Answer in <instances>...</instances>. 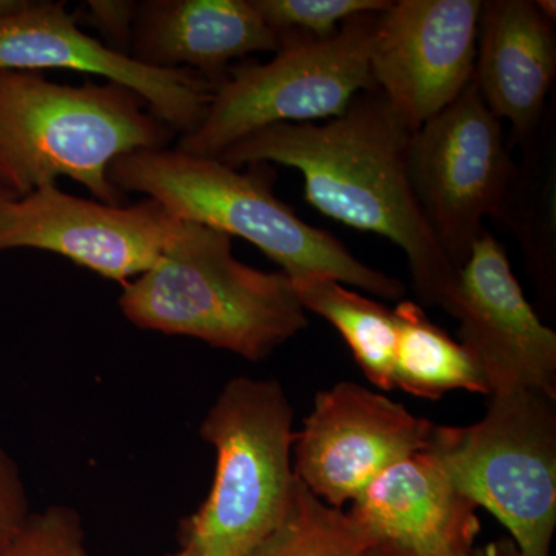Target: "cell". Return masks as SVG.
<instances>
[{
	"label": "cell",
	"instance_id": "9",
	"mask_svg": "<svg viewBox=\"0 0 556 556\" xmlns=\"http://www.w3.org/2000/svg\"><path fill=\"white\" fill-rule=\"evenodd\" d=\"M182 219L153 199L123 206L46 186L0 208V251L39 249L124 285L152 269Z\"/></svg>",
	"mask_w": 556,
	"mask_h": 556
},
{
	"label": "cell",
	"instance_id": "20",
	"mask_svg": "<svg viewBox=\"0 0 556 556\" xmlns=\"http://www.w3.org/2000/svg\"><path fill=\"white\" fill-rule=\"evenodd\" d=\"M371 538L298 478L280 526L248 556H371Z\"/></svg>",
	"mask_w": 556,
	"mask_h": 556
},
{
	"label": "cell",
	"instance_id": "17",
	"mask_svg": "<svg viewBox=\"0 0 556 556\" xmlns=\"http://www.w3.org/2000/svg\"><path fill=\"white\" fill-rule=\"evenodd\" d=\"M393 311L397 324L394 388L431 401L455 390L489 396L484 376L466 348L434 325L419 303L402 300Z\"/></svg>",
	"mask_w": 556,
	"mask_h": 556
},
{
	"label": "cell",
	"instance_id": "3",
	"mask_svg": "<svg viewBox=\"0 0 556 556\" xmlns=\"http://www.w3.org/2000/svg\"><path fill=\"white\" fill-rule=\"evenodd\" d=\"M119 308L139 329L203 340L252 362L309 325L287 274L244 265L232 237L188 219L159 263L123 285Z\"/></svg>",
	"mask_w": 556,
	"mask_h": 556
},
{
	"label": "cell",
	"instance_id": "30",
	"mask_svg": "<svg viewBox=\"0 0 556 556\" xmlns=\"http://www.w3.org/2000/svg\"><path fill=\"white\" fill-rule=\"evenodd\" d=\"M172 556H201L199 552L195 551L192 546H189V544H182L181 551L177 552V554H174Z\"/></svg>",
	"mask_w": 556,
	"mask_h": 556
},
{
	"label": "cell",
	"instance_id": "26",
	"mask_svg": "<svg viewBox=\"0 0 556 556\" xmlns=\"http://www.w3.org/2000/svg\"><path fill=\"white\" fill-rule=\"evenodd\" d=\"M27 3L28 0H0V20L24 9Z\"/></svg>",
	"mask_w": 556,
	"mask_h": 556
},
{
	"label": "cell",
	"instance_id": "23",
	"mask_svg": "<svg viewBox=\"0 0 556 556\" xmlns=\"http://www.w3.org/2000/svg\"><path fill=\"white\" fill-rule=\"evenodd\" d=\"M137 13L138 2L130 0H90L79 13L76 11V16L78 22L97 28L110 49L130 56Z\"/></svg>",
	"mask_w": 556,
	"mask_h": 556
},
{
	"label": "cell",
	"instance_id": "25",
	"mask_svg": "<svg viewBox=\"0 0 556 556\" xmlns=\"http://www.w3.org/2000/svg\"><path fill=\"white\" fill-rule=\"evenodd\" d=\"M473 556H526L511 538H500L485 546L475 548Z\"/></svg>",
	"mask_w": 556,
	"mask_h": 556
},
{
	"label": "cell",
	"instance_id": "12",
	"mask_svg": "<svg viewBox=\"0 0 556 556\" xmlns=\"http://www.w3.org/2000/svg\"><path fill=\"white\" fill-rule=\"evenodd\" d=\"M448 314L459 320V343L490 394L538 391L556 397L555 331L527 302L506 249L485 229L459 269Z\"/></svg>",
	"mask_w": 556,
	"mask_h": 556
},
{
	"label": "cell",
	"instance_id": "15",
	"mask_svg": "<svg viewBox=\"0 0 556 556\" xmlns=\"http://www.w3.org/2000/svg\"><path fill=\"white\" fill-rule=\"evenodd\" d=\"M278 49L280 36L252 0H146L138 2L130 56L149 67L190 70L215 90L232 61Z\"/></svg>",
	"mask_w": 556,
	"mask_h": 556
},
{
	"label": "cell",
	"instance_id": "29",
	"mask_svg": "<svg viewBox=\"0 0 556 556\" xmlns=\"http://www.w3.org/2000/svg\"><path fill=\"white\" fill-rule=\"evenodd\" d=\"M371 556H405L401 552L393 551V548L386 546H375L371 551Z\"/></svg>",
	"mask_w": 556,
	"mask_h": 556
},
{
	"label": "cell",
	"instance_id": "4",
	"mask_svg": "<svg viewBox=\"0 0 556 556\" xmlns=\"http://www.w3.org/2000/svg\"><path fill=\"white\" fill-rule=\"evenodd\" d=\"M175 131L118 84L51 83L0 70V186L25 197L67 177L101 203L121 204L109 167L135 150L163 149Z\"/></svg>",
	"mask_w": 556,
	"mask_h": 556
},
{
	"label": "cell",
	"instance_id": "1",
	"mask_svg": "<svg viewBox=\"0 0 556 556\" xmlns=\"http://www.w3.org/2000/svg\"><path fill=\"white\" fill-rule=\"evenodd\" d=\"M412 135L382 93L371 90L357 94L339 118L266 127L217 160L237 169L278 164L299 170L311 206L401 248L419 302L448 313L459 269L439 244L413 189Z\"/></svg>",
	"mask_w": 556,
	"mask_h": 556
},
{
	"label": "cell",
	"instance_id": "10",
	"mask_svg": "<svg viewBox=\"0 0 556 556\" xmlns=\"http://www.w3.org/2000/svg\"><path fill=\"white\" fill-rule=\"evenodd\" d=\"M481 0H397L378 14L369 72L399 118L416 131L475 78Z\"/></svg>",
	"mask_w": 556,
	"mask_h": 556
},
{
	"label": "cell",
	"instance_id": "22",
	"mask_svg": "<svg viewBox=\"0 0 556 556\" xmlns=\"http://www.w3.org/2000/svg\"><path fill=\"white\" fill-rule=\"evenodd\" d=\"M0 556H90L80 517L73 508L51 506L31 514L0 546Z\"/></svg>",
	"mask_w": 556,
	"mask_h": 556
},
{
	"label": "cell",
	"instance_id": "6",
	"mask_svg": "<svg viewBox=\"0 0 556 556\" xmlns=\"http://www.w3.org/2000/svg\"><path fill=\"white\" fill-rule=\"evenodd\" d=\"M378 14L351 17L325 39L283 33L266 64L230 65L215 87L203 123L179 138L189 155L218 159L240 139L277 124H314L342 116L357 94L376 90L369 46Z\"/></svg>",
	"mask_w": 556,
	"mask_h": 556
},
{
	"label": "cell",
	"instance_id": "8",
	"mask_svg": "<svg viewBox=\"0 0 556 556\" xmlns=\"http://www.w3.org/2000/svg\"><path fill=\"white\" fill-rule=\"evenodd\" d=\"M515 164L503 123L471 80L452 104L413 131L408 169L434 236L463 268L485 217H496Z\"/></svg>",
	"mask_w": 556,
	"mask_h": 556
},
{
	"label": "cell",
	"instance_id": "27",
	"mask_svg": "<svg viewBox=\"0 0 556 556\" xmlns=\"http://www.w3.org/2000/svg\"><path fill=\"white\" fill-rule=\"evenodd\" d=\"M536 9L543 14L546 20L555 22L556 17V3L555 0H535Z\"/></svg>",
	"mask_w": 556,
	"mask_h": 556
},
{
	"label": "cell",
	"instance_id": "13",
	"mask_svg": "<svg viewBox=\"0 0 556 556\" xmlns=\"http://www.w3.org/2000/svg\"><path fill=\"white\" fill-rule=\"evenodd\" d=\"M73 70L126 87L175 134L189 135L203 123L211 84L190 70L149 67L80 30L65 2H30L0 20V70Z\"/></svg>",
	"mask_w": 556,
	"mask_h": 556
},
{
	"label": "cell",
	"instance_id": "18",
	"mask_svg": "<svg viewBox=\"0 0 556 556\" xmlns=\"http://www.w3.org/2000/svg\"><path fill=\"white\" fill-rule=\"evenodd\" d=\"M292 285L303 308L324 317L342 334L369 382L382 391L394 390V311L350 291L332 278L313 277Z\"/></svg>",
	"mask_w": 556,
	"mask_h": 556
},
{
	"label": "cell",
	"instance_id": "11",
	"mask_svg": "<svg viewBox=\"0 0 556 556\" xmlns=\"http://www.w3.org/2000/svg\"><path fill=\"white\" fill-rule=\"evenodd\" d=\"M433 424L354 382L321 390L295 433L294 473L332 507L354 501L379 475L430 444Z\"/></svg>",
	"mask_w": 556,
	"mask_h": 556
},
{
	"label": "cell",
	"instance_id": "21",
	"mask_svg": "<svg viewBox=\"0 0 556 556\" xmlns=\"http://www.w3.org/2000/svg\"><path fill=\"white\" fill-rule=\"evenodd\" d=\"M277 35L295 33L314 39L336 35L346 21L382 13L391 0H252Z\"/></svg>",
	"mask_w": 556,
	"mask_h": 556
},
{
	"label": "cell",
	"instance_id": "7",
	"mask_svg": "<svg viewBox=\"0 0 556 556\" xmlns=\"http://www.w3.org/2000/svg\"><path fill=\"white\" fill-rule=\"evenodd\" d=\"M556 397L490 394L471 426H434L427 452L452 484L489 510L526 556H551L556 527Z\"/></svg>",
	"mask_w": 556,
	"mask_h": 556
},
{
	"label": "cell",
	"instance_id": "24",
	"mask_svg": "<svg viewBox=\"0 0 556 556\" xmlns=\"http://www.w3.org/2000/svg\"><path fill=\"white\" fill-rule=\"evenodd\" d=\"M27 489L13 457L0 445V546L30 517Z\"/></svg>",
	"mask_w": 556,
	"mask_h": 556
},
{
	"label": "cell",
	"instance_id": "16",
	"mask_svg": "<svg viewBox=\"0 0 556 556\" xmlns=\"http://www.w3.org/2000/svg\"><path fill=\"white\" fill-rule=\"evenodd\" d=\"M555 75V22L535 0L482 2L475 83L490 112L510 123L518 144L540 127Z\"/></svg>",
	"mask_w": 556,
	"mask_h": 556
},
{
	"label": "cell",
	"instance_id": "2",
	"mask_svg": "<svg viewBox=\"0 0 556 556\" xmlns=\"http://www.w3.org/2000/svg\"><path fill=\"white\" fill-rule=\"evenodd\" d=\"M241 172L217 159L178 149H144L121 155L109 178L121 192L144 193L179 219L240 237L281 266L292 283L328 277L388 300H401L405 285L369 268L334 236L314 228L277 199L269 164Z\"/></svg>",
	"mask_w": 556,
	"mask_h": 556
},
{
	"label": "cell",
	"instance_id": "19",
	"mask_svg": "<svg viewBox=\"0 0 556 556\" xmlns=\"http://www.w3.org/2000/svg\"><path fill=\"white\" fill-rule=\"evenodd\" d=\"M527 159L515 167L510 188L495 218L511 226L532 268L546 287L555 278V164L551 141L527 139ZM526 141V142H527Z\"/></svg>",
	"mask_w": 556,
	"mask_h": 556
},
{
	"label": "cell",
	"instance_id": "14",
	"mask_svg": "<svg viewBox=\"0 0 556 556\" xmlns=\"http://www.w3.org/2000/svg\"><path fill=\"white\" fill-rule=\"evenodd\" d=\"M477 508L424 450L379 475L350 515L375 546L405 556H473Z\"/></svg>",
	"mask_w": 556,
	"mask_h": 556
},
{
	"label": "cell",
	"instance_id": "28",
	"mask_svg": "<svg viewBox=\"0 0 556 556\" xmlns=\"http://www.w3.org/2000/svg\"><path fill=\"white\" fill-rule=\"evenodd\" d=\"M20 197L16 193L11 192V190L3 188L0 186V208L5 206V204L11 203V201L17 200Z\"/></svg>",
	"mask_w": 556,
	"mask_h": 556
},
{
	"label": "cell",
	"instance_id": "5",
	"mask_svg": "<svg viewBox=\"0 0 556 556\" xmlns=\"http://www.w3.org/2000/svg\"><path fill=\"white\" fill-rule=\"evenodd\" d=\"M294 409L277 380L233 378L201 422L217 452L214 484L186 527L201 556H248L280 526L298 477Z\"/></svg>",
	"mask_w": 556,
	"mask_h": 556
}]
</instances>
